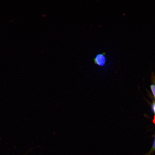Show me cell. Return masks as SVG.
<instances>
[{"label":"cell","mask_w":155,"mask_h":155,"mask_svg":"<svg viewBox=\"0 0 155 155\" xmlns=\"http://www.w3.org/2000/svg\"><path fill=\"white\" fill-rule=\"evenodd\" d=\"M94 61L95 63L99 66H104L106 63V57L104 53L98 54L94 58Z\"/></svg>","instance_id":"obj_1"},{"label":"cell","mask_w":155,"mask_h":155,"mask_svg":"<svg viewBox=\"0 0 155 155\" xmlns=\"http://www.w3.org/2000/svg\"><path fill=\"white\" fill-rule=\"evenodd\" d=\"M150 89L152 94L155 98V84H152L150 86Z\"/></svg>","instance_id":"obj_3"},{"label":"cell","mask_w":155,"mask_h":155,"mask_svg":"<svg viewBox=\"0 0 155 155\" xmlns=\"http://www.w3.org/2000/svg\"><path fill=\"white\" fill-rule=\"evenodd\" d=\"M152 109L153 111L154 112V113L155 114V102L153 104L152 106Z\"/></svg>","instance_id":"obj_4"},{"label":"cell","mask_w":155,"mask_h":155,"mask_svg":"<svg viewBox=\"0 0 155 155\" xmlns=\"http://www.w3.org/2000/svg\"><path fill=\"white\" fill-rule=\"evenodd\" d=\"M155 152V137L153 143L152 145V148H151L150 150L148 153L144 155H152V154Z\"/></svg>","instance_id":"obj_2"}]
</instances>
